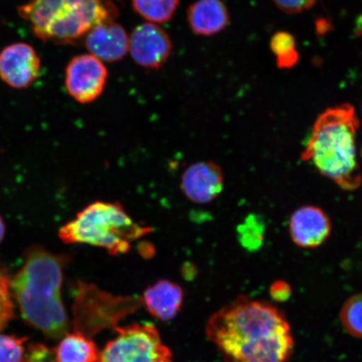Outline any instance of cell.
Instances as JSON below:
<instances>
[{"label": "cell", "instance_id": "6da1fadb", "mask_svg": "<svg viewBox=\"0 0 362 362\" xmlns=\"http://www.w3.org/2000/svg\"><path fill=\"white\" fill-rule=\"evenodd\" d=\"M206 330L226 362H289L293 355L291 325L268 302L240 296L212 315Z\"/></svg>", "mask_w": 362, "mask_h": 362}, {"label": "cell", "instance_id": "7a4b0ae2", "mask_svg": "<svg viewBox=\"0 0 362 362\" xmlns=\"http://www.w3.org/2000/svg\"><path fill=\"white\" fill-rule=\"evenodd\" d=\"M21 269L11 280V293L22 318L44 336L62 338L68 327L62 285L71 257L34 244L25 249Z\"/></svg>", "mask_w": 362, "mask_h": 362}, {"label": "cell", "instance_id": "3957f363", "mask_svg": "<svg viewBox=\"0 0 362 362\" xmlns=\"http://www.w3.org/2000/svg\"><path fill=\"white\" fill-rule=\"evenodd\" d=\"M359 119L349 103L329 107L317 117L303 160L310 161L321 175L339 187L353 191L361 176L356 158V131Z\"/></svg>", "mask_w": 362, "mask_h": 362}, {"label": "cell", "instance_id": "277c9868", "mask_svg": "<svg viewBox=\"0 0 362 362\" xmlns=\"http://www.w3.org/2000/svg\"><path fill=\"white\" fill-rule=\"evenodd\" d=\"M36 37L45 42L71 44L93 27L115 21L117 10L111 0H30L18 8Z\"/></svg>", "mask_w": 362, "mask_h": 362}, {"label": "cell", "instance_id": "5b68a950", "mask_svg": "<svg viewBox=\"0 0 362 362\" xmlns=\"http://www.w3.org/2000/svg\"><path fill=\"white\" fill-rule=\"evenodd\" d=\"M151 232L148 226L136 223L119 202H95L63 225L58 237L66 244H86L119 255Z\"/></svg>", "mask_w": 362, "mask_h": 362}, {"label": "cell", "instance_id": "8992f818", "mask_svg": "<svg viewBox=\"0 0 362 362\" xmlns=\"http://www.w3.org/2000/svg\"><path fill=\"white\" fill-rule=\"evenodd\" d=\"M117 336L100 351L98 362H172V354L155 325L116 327Z\"/></svg>", "mask_w": 362, "mask_h": 362}, {"label": "cell", "instance_id": "52a82bcc", "mask_svg": "<svg viewBox=\"0 0 362 362\" xmlns=\"http://www.w3.org/2000/svg\"><path fill=\"white\" fill-rule=\"evenodd\" d=\"M107 76L105 65L96 57L90 54L76 56L66 66V88L76 102L90 103L101 96Z\"/></svg>", "mask_w": 362, "mask_h": 362}, {"label": "cell", "instance_id": "ba28073f", "mask_svg": "<svg viewBox=\"0 0 362 362\" xmlns=\"http://www.w3.org/2000/svg\"><path fill=\"white\" fill-rule=\"evenodd\" d=\"M42 61L33 45L17 42L0 52V79L8 87L26 89L39 78Z\"/></svg>", "mask_w": 362, "mask_h": 362}, {"label": "cell", "instance_id": "9c48e42d", "mask_svg": "<svg viewBox=\"0 0 362 362\" xmlns=\"http://www.w3.org/2000/svg\"><path fill=\"white\" fill-rule=\"evenodd\" d=\"M173 45L168 33L153 23L138 25L129 36V52L134 62L148 69H157L171 55Z\"/></svg>", "mask_w": 362, "mask_h": 362}, {"label": "cell", "instance_id": "30bf717a", "mask_svg": "<svg viewBox=\"0 0 362 362\" xmlns=\"http://www.w3.org/2000/svg\"><path fill=\"white\" fill-rule=\"evenodd\" d=\"M223 172L214 162L194 163L181 176V189L188 200L194 203L214 202L223 192Z\"/></svg>", "mask_w": 362, "mask_h": 362}, {"label": "cell", "instance_id": "8fae6325", "mask_svg": "<svg viewBox=\"0 0 362 362\" xmlns=\"http://www.w3.org/2000/svg\"><path fill=\"white\" fill-rule=\"evenodd\" d=\"M332 229L328 215L315 206L298 208L289 219V233L293 242L303 248L322 245L329 237Z\"/></svg>", "mask_w": 362, "mask_h": 362}, {"label": "cell", "instance_id": "7c38bea8", "mask_svg": "<svg viewBox=\"0 0 362 362\" xmlns=\"http://www.w3.org/2000/svg\"><path fill=\"white\" fill-rule=\"evenodd\" d=\"M129 36L115 21L103 22L85 36L86 47L90 55L106 62L121 61L129 52Z\"/></svg>", "mask_w": 362, "mask_h": 362}, {"label": "cell", "instance_id": "4fadbf2b", "mask_svg": "<svg viewBox=\"0 0 362 362\" xmlns=\"http://www.w3.org/2000/svg\"><path fill=\"white\" fill-rule=\"evenodd\" d=\"M184 293L178 284L160 280L144 293L143 301L148 313L162 321L174 319L182 306Z\"/></svg>", "mask_w": 362, "mask_h": 362}, {"label": "cell", "instance_id": "5bb4252c", "mask_svg": "<svg viewBox=\"0 0 362 362\" xmlns=\"http://www.w3.org/2000/svg\"><path fill=\"white\" fill-rule=\"evenodd\" d=\"M187 21L194 34L210 36L228 26L229 13L221 0H197L189 8Z\"/></svg>", "mask_w": 362, "mask_h": 362}, {"label": "cell", "instance_id": "9a60e30c", "mask_svg": "<svg viewBox=\"0 0 362 362\" xmlns=\"http://www.w3.org/2000/svg\"><path fill=\"white\" fill-rule=\"evenodd\" d=\"M54 356L57 362H98L100 351L83 333H66L58 344Z\"/></svg>", "mask_w": 362, "mask_h": 362}, {"label": "cell", "instance_id": "2e32d148", "mask_svg": "<svg viewBox=\"0 0 362 362\" xmlns=\"http://www.w3.org/2000/svg\"><path fill=\"white\" fill-rule=\"evenodd\" d=\"M266 224L261 215L248 214L237 228L240 245L247 252H255L264 245Z\"/></svg>", "mask_w": 362, "mask_h": 362}, {"label": "cell", "instance_id": "e0dca14e", "mask_svg": "<svg viewBox=\"0 0 362 362\" xmlns=\"http://www.w3.org/2000/svg\"><path fill=\"white\" fill-rule=\"evenodd\" d=\"M136 13L153 24H162L172 19L179 0H131Z\"/></svg>", "mask_w": 362, "mask_h": 362}, {"label": "cell", "instance_id": "ac0fdd59", "mask_svg": "<svg viewBox=\"0 0 362 362\" xmlns=\"http://www.w3.org/2000/svg\"><path fill=\"white\" fill-rule=\"evenodd\" d=\"M270 47L277 59L279 68H291L298 62V53L296 47V40L288 33H278L271 39Z\"/></svg>", "mask_w": 362, "mask_h": 362}, {"label": "cell", "instance_id": "d6986e66", "mask_svg": "<svg viewBox=\"0 0 362 362\" xmlns=\"http://www.w3.org/2000/svg\"><path fill=\"white\" fill-rule=\"evenodd\" d=\"M344 329L351 337L362 339V293L348 298L339 314Z\"/></svg>", "mask_w": 362, "mask_h": 362}, {"label": "cell", "instance_id": "ffe728a7", "mask_svg": "<svg viewBox=\"0 0 362 362\" xmlns=\"http://www.w3.org/2000/svg\"><path fill=\"white\" fill-rule=\"evenodd\" d=\"M11 280L6 267L0 262V330L6 327L15 316Z\"/></svg>", "mask_w": 362, "mask_h": 362}, {"label": "cell", "instance_id": "44dd1931", "mask_svg": "<svg viewBox=\"0 0 362 362\" xmlns=\"http://www.w3.org/2000/svg\"><path fill=\"white\" fill-rule=\"evenodd\" d=\"M27 338L0 334V362H23Z\"/></svg>", "mask_w": 362, "mask_h": 362}, {"label": "cell", "instance_id": "7402d4cb", "mask_svg": "<svg viewBox=\"0 0 362 362\" xmlns=\"http://www.w3.org/2000/svg\"><path fill=\"white\" fill-rule=\"evenodd\" d=\"M23 362H57L54 352L42 344H31Z\"/></svg>", "mask_w": 362, "mask_h": 362}, {"label": "cell", "instance_id": "603a6c76", "mask_svg": "<svg viewBox=\"0 0 362 362\" xmlns=\"http://www.w3.org/2000/svg\"><path fill=\"white\" fill-rule=\"evenodd\" d=\"M273 1L280 10L288 13H296L310 10L316 3V0H273Z\"/></svg>", "mask_w": 362, "mask_h": 362}, {"label": "cell", "instance_id": "cb8c5ba5", "mask_svg": "<svg viewBox=\"0 0 362 362\" xmlns=\"http://www.w3.org/2000/svg\"><path fill=\"white\" fill-rule=\"evenodd\" d=\"M270 296L276 302H286L292 296V288L284 280H278L271 284Z\"/></svg>", "mask_w": 362, "mask_h": 362}, {"label": "cell", "instance_id": "d4e9b609", "mask_svg": "<svg viewBox=\"0 0 362 362\" xmlns=\"http://www.w3.org/2000/svg\"><path fill=\"white\" fill-rule=\"evenodd\" d=\"M6 226L4 224V221L2 218V216H0V243H2L4 236H6Z\"/></svg>", "mask_w": 362, "mask_h": 362}, {"label": "cell", "instance_id": "484cf974", "mask_svg": "<svg viewBox=\"0 0 362 362\" xmlns=\"http://www.w3.org/2000/svg\"><path fill=\"white\" fill-rule=\"evenodd\" d=\"M361 25H362V17H361Z\"/></svg>", "mask_w": 362, "mask_h": 362}]
</instances>
